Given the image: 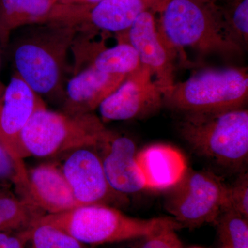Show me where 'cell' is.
Returning <instances> with one entry per match:
<instances>
[{"label":"cell","instance_id":"1","mask_svg":"<svg viewBox=\"0 0 248 248\" xmlns=\"http://www.w3.org/2000/svg\"><path fill=\"white\" fill-rule=\"evenodd\" d=\"M24 27L12 47L16 73L38 95L63 97L68 53L77 31L57 22Z\"/></svg>","mask_w":248,"mask_h":248},{"label":"cell","instance_id":"2","mask_svg":"<svg viewBox=\"0 0 248 248\" xmlns=\"http://www.w3.org/2000/svg\"><path fill=\"white\" fill-rule=\"evenodd\" d=\"M155 14L160 35L176 54L186 48L227 55L244 50L227 31L217 4L162 0Z\"/></svg>","mask_w":248,"mask_h":248},{"label":"cell","instance_id":"3","mask_svg":"<svg viewBox=\"0 0 248 248\" xmlns=\"http://www.w3.org/2000/svg\"><path fill=\"white\" fill-rule=\"evenodd\" d=\"M37 223L60 228L87 246L129 241L182 228L172 217L135 218L115 207L102 204L82 205L64 213L46 215Z\"/></svg>","mask_w":248,"mask_h":248},{"label":"cell","instance_id":"4","mask_svg":"<svg viewBox=\"0 0 248 248\" xmlns=\"http://www.w3.org/2000/svg\"><path fill=\"white\" fill-rule=\"evenodd\" d=\"M182 138L199 154L232 169L248 157V111L185 114L179 124Z\"/></svg>","mask_w":248,"mask_h":248},{"label":"cell","instance_id":"5","mask_svg":"<svg viewBox=\"0 0 248 248\" xmlns=\"http://www.w3.org/2000/svg\"><path fill=\"white\" fill-rule=\"evenodd\" d=\"M247 68H205L164 94V103L185 114L242 108L248 100Z\"/></svg>","mask_w":248,"mask_h":248},{"label":"cell","instance_id":"6","mask_svg":"<svg viewBox=\"0 0 248 248\" xmlns=\"http://www.w3.org/2000/svg\"><path fill=\"white\" fill-rule=\"evenodd\" d=\"M107 129L93 113L80 115L37 108L21 135L24 158L62 156L68 152L88 146H97Z\"/></svg>","mask_w":248,"mask_h":248},{"label":"cell","instance_id":"7","mask_svg":"<svg viewBox=\"0 0 248 248\" xmlns=\"http://www.w3.org/2000/svg\"><path fill=\"white\" fill-rule=\"evenodd\" d=\"M228 200V186L215 174L187 169L185 175L169 190L166 208L182 228H198L214 223Z\"/></svg>","mask_w":248,"mask_h":248},{"label":"cell","instance_id":"8","mask_svg":"<svg viewBox=\"0 0 248 248\" xmlns=\"http://www.w3.org/2000/svg\"><path fill=\"white\" fill-rule=\"evenodd\" d=\"M162 0H102L89 4H55L43 22H57L77 32L94 35L101 31L122 33L146 10L156 9Z\"/></svg>","mask_w":248,"mask_h":248},{"label":"cell","instance_id":"9","mask_svg":"<svg viewBox=\"0 0 248 248\" xmlns=\"http://www.w3.org/2000/svg\"><path fill=\"white\" fill-rule=\"evenodd\" d=\"M61 158L59 167L80 206L124 202L125 197L115 192L108 182L96 146L80 147Z\"/></svg>","mask_w":248,"mask_h":248},{"label":"cell","instance_id":"10","mask_svg":"<svg viewBox=\"0 0 248 248\" xmlns=\"http://www.w3.org/2000/svg\"><path fill=\"white\" fill-rule=\"evenodd\" d=\"M164 104V93L149 69L142 66L128 75L98 107L102 120L142 118L154 113Z\"/></svg>","mask_w":248,"mask_h":248},{"label":"cell","instance_id":"11","mask_svg":"<svg viewBox=\"0 0 248 248\" xmlns=\"http://www.w3.org/2000/svg\"><path fill=\"white\" fill-rule=\"evenodd\" d=\"M115 36L117 42H127L135 49L142 66L150 70L164 94L174 84V61L177 54L160 35L154 10L143 11L128 29Z\"/></svg>","mask_w":248,"mask_h":248},{"label":"cell","instance_id":"12","mask_svg":"<svg viewBox=\"0 0 248 248\" xmlns=\"http://www.w3.org/2000/svg\"><path fill=\"white\" fill-rule=\"evenodd\" d=\"M45 105L40 95L15 73L0 99V144L24 164L21 135L31 117Z\"/></svg>","mask_w":248,"mask_h":248},{"label":"cell","instance_id":"13","mask_svg":"<svg viewBox=\"0 0 248 248\" xmlns=\"http://www.w3.org/2000/svg\"><path fill=\"white\" fill-rule=\"evenodd\" d=\"M96 148L108 182L115 192L126 197L146 189L132 139L107 130Z\"/></svg>","mask_w":248,"mask_h":248},{"label":"cell","instance_id":"14","mask_svg":"<svg viewBox=\"0 0 248 248\" xmlns=\"http://www.w3.org/2000/svg\"><path fill=\"white\" fill-rule=\"evenodd\" d=\"M126 77L104 73L92 66L81 68L75 73L64 88L63 112L70 115L92 113Z\"/></svg>","mask_w":248,"mask_h":248},{"label":"cell","instance_id":"15","mask_svg":"<svg viewBox=\"0 0 248 248\" xmlns=\"http://www.w3.org/2000/svg\"><path fill=\"white\" fill-rule=\"evenodd\" d=\"M22 198L46 215L64 213L80 206L61 169L51 163L28 170L27 188Z\"/></svg>","mask_w":248,"mask_h":248},{"label":"cell","instance_id":"16","mask_svg":"<svg viewBox=\"0 0 248 248\" xmlns=\"http://www.w3.org/2000/svg\"><path fill=\"white\" fill-rule=\"evenodd\" d=\"M137 162L146 189L152 190H170L182 180L188 169L179 150L161 143L138 151Z\"/></svg>","mask_w":248,"mask_h":248},{"label":"cell","instance_id":"17","mask_svg":"<svg viewBox=\"0 0 248 248\" xmlns=\"http://www.w3.org/2000/svg\"><path fill=\"white\" fill-rule=\"evenodd\" d=\"M58 0H0V42L6 45L13 31L43 22Z\"/></svg>","mask_w":248,"mask_h":248},{"label":"cell","instance_id":"18","mask_svg":"<svg viewBox=\"0 0 248 248\" xmlns=\"http://www.w3.org/2000/svg\"><path fill=\"white\" fill-rule=\"evenodd\" d=\"M45 215L29 201L0 189V232H16L32 228Z\"/></svg>","mask_w":248,"mask_h":248},{"label":"cell","instance_id":"19","mask_svg":"<svg viewBox=\"0 0 248 248\" xmlns=\"http://www.w3.org/2000/svg\"><path fill=\"white\" fill-rule=\"evenodd\" d=\"M88 66L109 74L128 76L138 71L142 65L138 53L131 45L118 42L117 45L110 48L102 46L93 55Z\"/></svg>","mask_w":248,"mask_h":248},{"label":"cell","instance_id":"20","mask_svg":"<svg viewBox=\"0 0 248 248\" xmlns=\"http://www.w3.org/2000/svg\"><path fill=\"white\" fill-rule=\"evenodd\" d=\"M223 24L237 45L248 44V0H221L217 3Z\"/></svg>","mask_w":248,"mask_h":248},{"label":"cell","instance_id":"21","mask_svg":"<svg viewBox=\"0 0 248 248\" xmlns=\"http://www.w3.org/2000/svg\"><path fill=\"white\" fill-rule=\"evenodd\" d=\"M214 223L224 248H248V218L226 208Z\"/></svg>","mask_w":248,"mask_h":248},{"label":"cell","instance_id":"22","mask_svg":"<svg viewBox=\"0 0 248 248\" xmlns=\"http://www.w3.org/2000/svg\"><path fill=\"white\" fill-rule=\"evenodd\" d=\"M29 248H89L60 228L37 223L31 230Z\"/></svg>","mask_w":248,"mask_h":248},{"label":"cell","instance_id":"23","mask_svg":"<svg viewBox=\"0 0 248 248\" xmlns=\"http://www.w3.org/2000/svg\"><path fill=\"white\" fill-rule=\"evenodd\" d=\"M0 186H15L18 195L22 197L28 186V170L11 156L0 144Z\"/></svg>","mask_w":248,"mask_h":248},{"label":"cell","instance_id":"24","mask_svg":"<svg viewBox=\"0 0 248 248\" xmlns=\"http://www.w3.org/2000/svg\"><path fill=\"white\" fill-rule=\"evenodd\" d=\"M176 231H165L131 240L121 248H184Z\"/></svg>","mask_w":248,"mask_h":248},{"label":"cell","instance_id":"25","mask_svg":"<svg viewBox=\"0 0 248 248\" xmlns=\"http://www.w3.org/2000/svg\"><path fill=\"white\" fill-rule=\"evenodd\" d=\"M226 208L234 210L243 216L248 218L247 173L241 174L232 185L228 187V200H227Z\"/></svg>","mask_w":248,"mask_h":248},{"label":"cell","instance_id":"26","mask_svg":"<svg viewBox=\"0 0 248 248\" xmlns=\"http://www.w3.org/2000/svg\"><path fill=\"white\" fill-rule=\"evenodd\" d=\"M32 228L10 234L0 248H27L30 240Z\"/></svg>","mask_w":248,"mask_h":248},{"label":"cell","instance_id":"27","mask_svg":"<svg viewBox=\"0 0 248 248\" xmlns=\"http://www.w3.org/2000/svg\"><path fill=\"white\" fill-rule=\"evenodd\" d=\"M102 0H58L57 4H89L99 2Z\"/></svg>","mask_w":248,"mask_h":248},{"label":"cell","instance_id":"28","mask_svg":"<svg viewBox=\"0 0 248 248\" xmlns=\"http://www.w3.org/2000/svg\"><path fill=\"white\" fill-rule=\"evenodd\" d=\"M11 234V233L0 232V246L7 239Z\"/></svg>","mask_w":248,"mask_h":248},{"label":"cell","instance_id":"29","mask_svg":"<svg viewBox=\"0 0 248 248\" xmlns=\"http://www.w3.org/2000/svg\"><path fill=\"white\" fill-rule=\"evenodd\" d=\"M198 1H202V2L210 3V4H217L220 2L221 0H198Z\"/></svg>","mask_w":248,"mask_h":248},{"label":"cell","instance_id":"30","mask_svg":"<svg viewBox=\"0 0 248 248\" xmlns=\"http://www.w3.org/2000/svg\"><path fill=\"white\" fill-rule=\"evenodd\" d=\"M4 86H2L1 84H0V99H1V96H2L3 92L4 91Z\"/></svg>","mask_w":248,"mask_h":248},{"label":"cell","instance_id":"31","mask_svg":"<svg viewBox=\"0 0 248 248\" xmlns=\"http://www.w3.org/2000/svg\"><path fill=\"white\" fill-rule=\"evenodd\" d=\"M0 45H1V42H0ZM2 46V45H1ZM1 50H0V68H1Z\"/></svg>","mask_w":248,"mask_h":248}]
</instances>
